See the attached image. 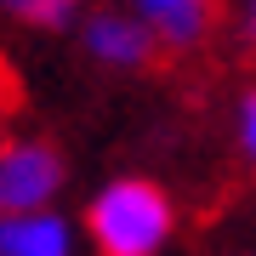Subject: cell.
Listing matches in <instances>:
<instances>
[{
    "mask_svg": "<svg viewBox=\"0 0 256 256\" xmlns=\"http://www.w3.org/2000/svg\"><path fill=\"white\" fill-rule=\"evenodd\" d=\"M0 256H74V222L63 210L0 216Z\"/></svg>",
    "mask_w": 256,
    "mask_h": 256,
    "instance_id": "obj_5",
    "label": "cell"
},
{
    "mask_svg": "<svg viewBox=\"0 0 256 256\" xmlns=\"http://www.w3.org/2000/svg\"><path fill=\"white\" fill-rule=\"evenodd\" d=\"M74 40H80L86 63H97V68H108V74H137V68L154 63V52H160L154 28H148L131 6L126 12H120V6L86 12L80 28H74Z\"/></svg>",
    "mask_w": 256,
    "mask_h": 256,
    "instance_id": "obj_3",
    "label": "cell"
},
{
    "mask_svg": "<svg viewBox=\"0 0 256 256\" xmlns=\"http://www.w3.org/2000/svg\"><path fill=\"white\" fill-rule=\"evenodd\" d=\"M234 142H239V154L256 165V92H245L239 108H234Z\"/></svg>",
    "mask_w": 256,
    "mask_h": 256,
    "instance_id": "obj_7",
    "label": "cell"
},
{
    "mask_svg": "<svg viewBox=\"0 0 256 256\" xmlns=\"http://www.w3.org/2000/svg\"><path fill=\"white\" fill-rule=\"evenodd\" d=\"M6 6V18H18L28 28H46V34H74L86 18L80 0H0Z\"/></svg>",
    "mask_w": 256,
    "mask_h": 256,
    "instance_id": "obj_6",
    "label": "cell"
},
{
    "mask_svg": "<svg viewBox=\"0 0 256 256\" xmlns=\"http://www.w3.org/2000/svg\"><path fill=\"white\" fill-rule=\"evenodd\" d=\"M239 40L256 52V0H239Z\"/></svg>",
    "mask_w": 256,
    "mask_h": 256,
    "instance_id": "obj_8",
    "label": "cell"
},
{
    "mask_svg": "<svg viewBox=\"0 0 256 256\" xmlns=\"http://www.w3.org/2000/svg\"><path fill=\"white\" fill-rule=\"evenodd\" d=\"M80 222L97 256H160L176 234V205L154 176H114L92 194Z\"/></svg>",
    "mask_w": 256,
    "mask_h": 256,
    "instance_id": "obj_1",
    "label": "cell"
},
{
    "mask_svg": "<svg viewBox=\"0 0 256 256\" xmlns=\"http://www.w3.org/2000/svg\"><path fill=\"white\" fill-rule=\"evenodd\" d=\"M131 12L154 28L160 52H200L216 28V0H131Z\"/></svg>",
    "mask_w": 256,
    "mask_h": 256,
    "instance_id": "obj_4",
    "label": "cell"
},
{
    "mask_svg": "<svg viewBox=\"0 0 256 256\" xmlns=\"http://www.w3.org/2000/svg\"><path fill=\"white\" fill-rule=\"evenodd\" d=\"M68 182L63 148L46 137H12L0 148V216H28V210H52Z\"/></svg>",
    "mask_w": 256,
    "mask_h": 256,
    "instance_id": "obj_2",
    "label": "cell"
}]
</instances>
